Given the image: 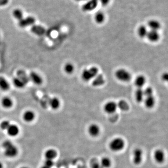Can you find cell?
Listing matches in <instances>:
<instances>
[{
	"mask_svg": "<svg viewBox=\"0 0 168 168\" xmlns=\"http://www.w3.org/2000/svg\"><path fill=\"white\" fill-rule=\"evenodd\" d=\"M2 146L4 149L5 155L8 157L13 158L18 154L17 147L9 140L4 141L2 143Z\"/></svg>",
	"mask_w": 168,
	"mask_h": 168,
	"instance_id": "cell-1",
	"label": "cell"
},
{
	"mask_svg": "<svg viewBox=\"0 0 168 168\" xmlns=\"http://www.w3.org/2000/svg\"><path fill=\"white\" fill-rule=\"evenodd\" d=\"M99 69L96 66H92L88 69L84 70L81 74L82 80L85 81H89L93 80L99 73Z\"/></svg>",
	"mask_w": 168,
	"mask_h": 168,
	"instance_id": "cell-2",
	"label": "cell"
},
{
	"mask_svg": "<svg viewBox=\"0 0 168 168\" xmlns=\"http://www.w3.org/2000/svg\"><path fill=\"white\" fill-rule=\"evenodd\" d=\"M125 146L124 140L122 138H115L112 139L109 144L110 150L113 152H117L122 151Z\"/></svg>",
	"mask_w": 168,
	"mask_h": 168,
	"instance_id": "cell-3",
	"label": "cell"
},
{
	"mask_svg": "<svg viewBox=\"0 0 168 168\" xmlns=\"http://www.w3.org/2000/svg\"><path fill=\"white\" fill-rule=\"evenodd\" d=\"M115 76L117 80L123 82H128L132 78L130 73L123 68L117 70L115 73Z\"/></svg>",
	"mask_w": 168,
	"mask_h": 168,
	"instance_id": "cell-4",
	"label": "cell"
},
{
	"mask_svg": "<svg viewBox=\"0 0 168 168\" xmlns=\"http://www.w3.org/2000/svg\"><path fill=\"white\" fill-rule=\"evenodd\" d=\"M143 151L140 148H136L133 152V162L134 164L138 165L142 163L143 159Z\"/></svg>",
	"mask_w": 168,
	"mask_h": 168,
	"instance_id": "cell-5",
	"label": "cell"
},
{
	"mask_svg": "<svg viewBox=\"0 0 168 168\" xmlns=\"http://www.w3.org/2000/svg\"><path fill=\"white\" fill-rule=\"evenodd\" d=\"M98 4V1L96 0H88L82 6V9L84 12H91L96 8Z\"/></svg>",
	"mask_w": 168,
	"mask_h": 168,
	"instance_id": "cell-6",
	"label": "cell"
},
{
	"mask_svg": "<svg viewBox=\"0 0 168 168\" xmlns=\"http://www.w3.org/2000/svg\"><path fill=\"white\" fill-rule=\"evenodd\" d=\"M35 21V19L32 16H28L25 18L23 17L22 19L18 21V25L20 27L24 28L28 26L33 25Z\"/></svg>",
	"mask_w": 168,
	"mask_h": 168,
	"instance_id": "cell-7",
	"label": "cell"
},
{
	"mask_svg": "<svg viewBox=\"0 0 168 168\" xmlns=\"http://www.w3.org/2000/svg\"><path fill=\"white\" fill-rule=\"evenodd\" d=\"M103 109L107 114L111 115L114 114L117 109V104L114 101H108L104 105Z\"/></svg>",
	"mask_w": 168,
	"mask_h": 168,
	"instance_id": "cell-8",
	"label": "cell"
},
{
	"mask_svg": "<svg viewBox=\"0 0 168 168\" xmlns=\"http://www.w3.org/2000/svg\"><path fill=\"white\" fill-rule=\"evenodd\" d=\"M88 131L90 136L93 137H96L100 134V127L97 124H91L89 126Z\"/></svg>",
	"mask_w": 168,
	"mask_h": 168,
	"instance_id": "cell-9",
	"label": "cell"
},
{
	"mask_svg": "<svg viewBox=\"0 0 168 168\" xmlns=\"http://www.w3.org/2000/svg\"><path fill=\"white\" fill-rule=\"evenodd\" d=\"M154 159L158 164H162L164 161L165 154L164 151L161 149H157L154 153Z\"/></svg>",
	"mask_w": 168,
	"mask_h": 168,
	"instance_id": "cell-10",
	"label": "cell"
},
{
	"mask_svg": "<svg viewBox=\"0 0 168 168\" xmlns=\"http://www.w3.org/2000/svg\"><path fill=\"white\" fill-rule=\"evenodd\" d=\"M105 83V80L104 76L102 74H98L93 80L92 85L94 87H99L103 85Z\"/></svg>",
	"mask_w": 168,
	"mask_h": 168,
	"instance_id": "cell-11",
	"label": "cell"
},
{
	"mask_svg": "<svg viewBox=\"0 0 168 168\" xmlns=\"http://www.w3.org/2000/svg\"><path fill=\"white\" fill-rule=\"evenodd\" d=\"M146 37L150 42H156L160 38V35L158 31L150 30L148 31Z\"/></svg>",
	"mask_w": 168,
	"mask_h": 168,
	"instance_id": "cell-12",
	"label": "cell"
},
{
	"mask_svg": "<svg viewBox=\"0 0 168 168\" xmlns=\"http://www.w3.org/2000/svg\"><path fill=\"white\" fill-rule=\"evenodd\" d=\"M144 105L148 109H151L154 107L156 100L153 95L145 97L144 100Z\"/></svg>",
	"mask_w": 168,
	"mask_h": 168,
	"instance_id": "cell-13",
	"label": "cell"
},
{
	"mask_svg": "<svg viewBox=\"0 0 168 168\" xmlns=\"http://www.w3.org/2000/svg\"><path fill=\"white\" fill-rule=\"evenodd\" d=\"M30 79L34 84L37 85H40L43 83V79L40 75L35 72H32L30 73Z\"/></svg>",
	"mask_w": 168,
	"mask_h": 168,
	"instance_id": "cell-14",
	"label": "cell"
},
{
	"mask_svg": "<svg viewBox=\"0 0 168 168\" xmlns=\"http://www.w3.org/2000/svg\"><path fill=\"white\" fill-rule=\"evenodd\" d=\"M31 31L32 33L36 35L42 36L46 32V30L44 27L40 25H34L31 28Z\"/></svg>",
	"mask_w": 168,
	"mask_h": 168,
	"instance_id": "cell-15",
	"label": "cell"
},
{
	"mask_svg": "<svg viewBox=\"0 0 168 168\" xmlns=\"http://www.w3.org/2000/svg\"><path fill=\"white\" fill-rule=\"evenodd\" d=\"M16 74H17V77L21 80L25 85L27 84L29 82L30 80V78L28 77V76L27 75L24 70H19L17 71Z\"/></svg>",
	"mask_w": 168,
	"mask_h": 168,
	"instance_id": "cell-16",
	"label": "cell"
},
{
	"mask_svg": "<svg viewBox=\"0 0 168 168\" xmlns=\"http://www.w3.org/2000/svg\"><path fill=\"white\" fill-rule=\"evenodd\" d=\"M144 91L143 89L141 88H138L135 92V99L137 102L140 103L143 101L144 100Z\"/></svg>",
	"mask_w": 168,
	"mask_h": 168,
	"instance_id": "cell-17",
	"label": "cell"
},
{
	"mask_svg": "<svg viewBox=\"0 0 168 168\" xmlns=\"http://www.w3.org/2000/svg\"><path fill=\"white\" fill-rule=\"evenodd\" d=\"M7 131L9 135L11 136H16L19 133V128L16 125L10 124Z\"/></svg>",
	"mask_w": 168,
	"mask_h": 168,
	"instance_id": "cell-18",
	"label": "cell"
},
{
	"mask_svg": "<svg viewBox=\"0 0 168 168\" xmlns=\"http://www.w3.org/2000/svg\"><path fill=\"white\" fill-rule=\"evenodd\" d=\"M146 82V78L145 76L142 75L138 76L135 80V84L137 88H142V86H144Z\"/></svg>",
	"mask_w": 168,
	"mask_h": 168,
	"instance_id": "cell-19",
	"label": "cell"
},
{
	"mask_svg": "<svg viewBox=\"0 0 168 168\" xmlns=\"http://www.w3.org/2000/svg\"><path fill=\"white\" fill-rule=\"evenodd\" d=\"M148 27L150 30L158 31L161 28V23L156 20H151L148 23Z\"/></svg>",
	"mask_w": 168,
	"mask_h": 168,
	"instance_id": "cell-20",
	"label": "cell"
},
{
	"mask_svg": "<svg viewBox=\"0 0 168 168\" xmlns=\"http://www.w3.org/2000/svg\"><path fill=\"white\" fill-rule=\"evenodd\" d=\"M35 118V113L31 110H28L25 112L23 116V118L24 120L27 122H32L34 120Z\"/></svg>",
	"mask_w": 168,
	"mask_h": 168,
	"instance_id": "cell-21",
	"label": "cell"
},
{
	"mask_svg": "<svg viewBox=\"0 0 168 168\" xmlns=\"http://www.w3.org/2000/svg\"><path fill=\"white\" fill-rule=\"evenodd\" d=\"M117 105V108H119L122 111H127L130 109V106L127 101L124 100H120Z\"/></svg>",
	"mask_w": 168,
	"mask_h": 168,
	"instance_id": "cell-22",
	"label": "cell"
},
{
	"mask_svg": "<svg viewBox=\"0 0 168 168\" xmlns=\"http://www.w3.org/2000/svg\"><path fill=\"white\" fill-rule=\"evenodd\" d=\"M10 88L9 83L7 80L1 76H0V88L4 91H8Z\"/></svg>",
	"mask_w": 168,
	"mask_h": 168,
	"instance_id": "cell-23",
	"label": "cell"
},
{
	"mask_svg": "<svg viewBox=\"0 0 168 168\" xmlns=\"http://www.w3.org/2000/svg\"><path fill=\"white\" fill-rule=\"evenodd\" d=\"M105 19V16L103 13L101 11L97 12L94 16V20L96 23L98 24H101L104 22Z\"/></svg>",
	"mask_w": 168,
	"mask_h": 168,
	"instance_id": "cell-24",
	"label": "cell"
},
{
	"mask_svg": "<svg viewBox=\"0 0 168 168\" xmlns=\"http://www.w3.org/2000/svg\"><path fill=\"white\" fill-rule=\"evenodd\" d=\"M1 105L5 108H10L13 105L12 100L9 97H4L1 100Z\"/></svg>",
	"mask_w": 168,
	"mask_h": 168,
	"instance_id": "cell-25",
	"label": "cell"
},
{
	"mask_svg": "<svg viewBox=\"0 0 168 168\" xmlns=\"http://www.w3.org/2000/svg\"><path fill=\"white\" fill-rule=\"evenodd\" d=\"M46 159L53 160L56 158L57 156V152L54 149H50L47 150L45 154Z\"/></svg>",
	"mask_w": 168,
	"mask_h": 168,
	"instance_id": "cell-26",
	"label": "cell"
},
{
	"mask_svg": "<svg viewBox=\"0 0 168 168\" xmlns=\"http://www.w3.org/2000/svg\"><path fill=\"white\" fill-rule=\"evenodd\" d=\"M100 164L103 168H109L112 165L111 159L107 157H104L101 159Z\"/></svg>",
	"mask_w": 168,
	"mask_h": 168,
	"instance_id": "cell-27",
	"label": "cell"
},
{
	"mask_svg": "<svg viewBox=\"0 0 168 168\" xmlns=\"http://www.w3.org/2000/svg\"><path fill=\"white\" fill-rule=\"evenodd\" d=\"M138 35L140 38H144L146 37L148 31L147 28L144 25H141L138 28Z\"/></svg>",
	"mask_w": 168,
	"mask_h": 168,
	"instance_id": "cell-28",
	"label": "cell"
},
{
	"mask_svg": "<svg viewBox=\"0 0 168 168\" xmlns=\"http://www.w3.org/2000/svg\"><path fill=\"white\" fill-rule=\"evenodd\" d=\"M49 103L52 109H54V110L58 109L60 107V101H59V99L56 97H54L51 99Z\"/></svg>",
	"mask_w": 168,
	"mask_h": 168,
	"instance_id": "cell-29",
	"label": "cell"
},
{
	"mask_svg": "<svg viewBox=\"0 0 168 168\" xmlns=\"http://www.w3.org/2000/svg\"><path fill=\"white\" fill-rule=\"evenodd\" d=\"M13 16L16 19L19 21L23 18V11L19 9H14L13 11Z\"/></svg>",
	"mask_w": 168,
	"mask_h": 168,
	"instance_id": "cell-30",
	"label": "cell"
},
{
	"mask_svg": "<svg viewBox=\"0 0 168 168\" xmlns=\"http://www.w3.org/2000/svg\"><path fill=\"white\" fill-rule=\"evenodd\" d=\"M74 65L70 63H67L64 66V70L67 74H72L74 72Z\"/></svg>",
	"mask_w": 168,
	"mask_h": 168,
	"instance_id": "cell-31",
	"label": "cell"
},
{
	"mask_svg": "<svg viewBox=\"0 0 168 168\" xmlns=\"http://www.w3.org/2000/svg\"><path fill=\"white\" fill-rule=\"evenodd\" d=\"M13 82L14 85L18 88H23L26 85L21 80H20L18 78H15L13 79Z\"/></svg>",
	"mask_w": 168,
	"mask_h": 168,
	"instance_id": "cell-32",
	"label": "cell"
},
{
	"mask_svg": "<svg viewBox=\"0 0 168 168\" xmlns=\"http://www.w3.org/2000/svg\"><path fill=\"white\" fill-rule=\"evenodd\" d=\"M144 91V95L145 97L153 95V89L151 87L149 86L148 88H147L145 90H143Z\"/></svg>",
	"mask_w": 168,
	"mask_h": 168,
	"instance_id": "cell-33",
	"label": "cell"
},
{
	"mask_svg": "<svg viewBox=\"0 0 168 168\" xmlns=\"http://www.w3.org/2000/svg\"><path fill=\"white\" fill-rule=\"evenodd\" d=\"M10 125V122L9 121L4 120L1 123V124L0 125V127L2 130H7V129L8 128Z\"/></svg>",
	"mask_w": 168,
	"mask_h": 168,
	"instance_id": "cell-34",
	"label": "cell"
},
{
	"mask_svg": "<svg viewBox=\"0 0 168 168\" xmlns=\"http://www.w3.org/2000/svg\"><path fill=\"white\" fill-rule=\"evenodd\" d=\"M53 165L54 162H53V160L46 159L44 162V165L50 168H51L52 166H53Z\"/></svg>",
	"mask_w": 168,
	"mask_h": 168,
	"instance_id": "cell-35",
	"label": "cell"
},
{
	"mask_svg": "<svg viewBox=\"0 0 168 168\" xmlns=\"http://www.w3.org/2000/svg\"><path fill=\"white\" fill-rule=\"evenodd\" d=\"M9 0H0V7L6 6L8 4Z\"/></svg>",
	"mask_w": 168,
	"mask_h": 168,
	"instance_id": "cell-36",
	"label": "cell"
},
{
	"mask_svg": "<svg viewBox=\"0 0 168 168\" xmlns=\"http://www.w3.org/2000/svg\"><path fill=\"white\" fill-rule=\"evenodd\" d=\"M101 4L104 6H107L110 2V0H99Z\"/></svg>",
	"mask_w": 168,
	"mask_h": 168,
	"instance_id": "cell-37",
	"label": "cell"
},
{
	"mask_svg": "<svg viewBox=\"0 0 168 168\" xmlns=\"http://www.w3.org/2000/svg\"><path fill=\"white\" fill-rule=\"evenodd\" d=\"M92 168H103L100 165V164L98 162H93V164H92Z\"/></svg>",
	"mask_w": 168,
	"mask_h": 168,
	"instance_id": "cell-38",
	"label": "cell"
},
{
	"mask_svg": "<svg viewBox=\"0 0 168 168\" xmlns=\"http://www.w3.org/2000/svg\"><path fill=\"white\" fill-rule=\"evenodd\" d=\"M168 75L167 73H164L162 76V78L163 80L166 81L168 80Z\"/></svg>",
	"mask_w": 168,
	"mask_h": 168,
	"instance_id": "cell-39",
	"label": "cell"
},
{
	"mask_svg": "<svg viewBox=\"0 0 168 168\" xmlns=\"http://www.w3.org/2000/svg\"><path fill=\"white\" fill-rule=\"evenodd\" d=\"M74 1L78 2H80V1H87L88 0H74Z\"/></svg>",
	"mask_w": 168,
	"mask_h": 168,
	"instance_id": "cell-40",
	"label": "cell"
},
{
	"mask_svg": "<svg viewBox=\"0 0 168 168\" xmlns=\"http://www.w3.org/2000/svg\"><path fill=\"white\" fill-rule=\"evenodd\" d=\"M0 168H3V165L0 162Z\"/></svg>",
	"mask_w": 168,
	"mask_h": 168,
	"instance_id": "cell-41",
	"label": "cell"
},
{
	"mask_svg": "<svg viewBox=\"0 0 168 168\" xmlns=\"http://www.w3.org/2000/svg\"><path fill=\"white\" fill-rule=\"evenodd\" d=\"M41 168H49V167H47V166L44 165V166H43V167H41Z\"/></svg>",
	"mask_w": 168,
	"mask_h": 168,
	"instance_id": "cell-42",
	"label": "cell"
},
{
	"mask_svg": "<svg viewBox=\"0 0 168 168\" xmlns=\"http://www.w3.org/2000/svg\"><path fill=\"white\" fill-rule=\"evenodd\" d=\"M27 168V167H22V168Z\"/></svg>",
	"mask_w": 168,
	"mask_h": 168,
	"instance_id": "cell-43",
	"label": "cell"
},
{
	"mask_svg": "<svg viewBox=\"0 0 168 168\" xmlns=\"http://www.w3.org/2000/svg\"><path fill=\"white\" fill-rule=\"evenodd\" d=\"M96 1H99V0H96Z\"/></svg>",
	"mask_w": 168,
	"mask_h": 168,
	"instance_id": "cell-44",
	"label": "cell"
}]
</instances>
